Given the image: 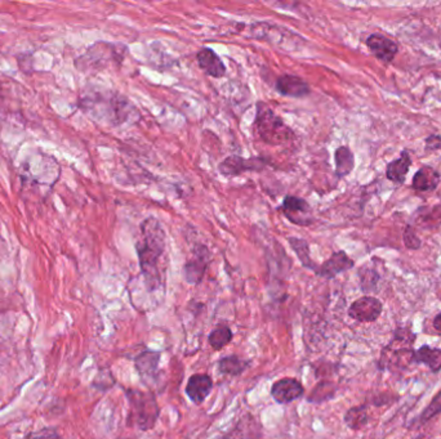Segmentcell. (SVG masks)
Returning a JSON list of instances; mask_svg holds the SVG:
<instances>
[{
	"label": "cell",
	"mask_w": 441,
	"mask_h": 439,
	"mask_svg": "<svg viewBox=\"0 0 441 439\" xmlns=\"http://www.w3.org/2000/svg\"><path fill=\"white\" fill-rule=\"evenodd\" d=\"M167 234L155 217H149L140 226V239L135 244L140 268L150 292L163 287L164 275L160 261L165 253Z\"/></svg>",
	"instance_id": "obj_1"
},
{
	"label": "cell",
	"mask_w": 441,
	"mask_h": 439,
	"mask_svg": "<svg viewBox=\"0 0 441 439\" xmlns=\"http://www.w3.org/2000/svg\"><path fill=\"white\" fill-rule=\"evenodd\" d=\"M82 111L91 116L93 120L105 122L113 127H118L133 119H140V111H137L128 99L115 92L91 91L83 94L79 101Z\"/></svg>",
	"instance_id": "obj_2"
},
{
	"label": "cell",
	"mask_w": 441,
	"mask_h": 439,
	"mask_svg": "<svg viewBox=\"0 0 441 439\" xmlns=\"http://www.w3.org/2000/svg\"><path fill=\"white\" fill-rule=\"evenodd\" d=\"M125 396L129 404V426H135L143 432L154 429L160 415L155 394L152 392L130 388L125 390Z\"/></svg>",
	"instance_id": "obj_3"
},
{
	"label": "cell",
	"mask_w": 441,
	"mask_h": 439,
	"mask_svg": "<svg viewBox=\"0 0 441 439\" xmlns=\"http://www.w3.org/2000/svg\"><path fill=\"white\" fill-rule=\"evenodd\" d=\"M256 127L261 139L270 146H280L294 138L292 129L262 102L258 105Z\"/></svg>",
	"instance_id": "obj_4"
},
{
	"label": "cell",
	"mask_w": 441,
	"mask_h": 439,
	"mask_svg": "<svg viewBox=\"0 0 441 439\" xmlns=\"http://www.w3.org/2000/svg\"><path fill=\"white\" fill-rule=\"evenodd\" d=\"M118 45L108 42H96L89 47L83 56L75 61V66L79 71H99L106 69L111 64L121 61V52L118 50Z\"/></svg>",
	"instance_id": "obj_5"
},
{
	"label": "cell",
	"mask_w": 441,
	"mask_h": 439,
	"mask_svg": "<svg viewBox=\"0 0 441 439\" xmlns=\"http://www.w3.org/2000/svg\"><path fill=\"white\" fill-rule=\"evenodd\" d=\"M395 335L390 346L384 349L381 355L379 365L384 367H406L411 362L414 361L413 352V333H404L406 330H400Z\"/></svg>",
	"instance_id": "obj_6"
},
{
	"label": "cell",
	"mask_w": 441,
	"mask_h": 439,
	"mask_svg": "<svg viewBox=\"0 0 441 439\" xmlns=\"http://www.w3.org/2000/svg\"><path fill=\"white\" fill-rule=\"evenodd\" d=\"M285 218L297 226H310L313 222V209L305 198L286 196L280 206Z\"/></svg>",
	"instance_id": "obj_7"
},
{
	"label": "cell",
	"mask_w": 441,
	"mask_h": 439,
	"mask_svg": "<svg viewBox=\"0 0 441 439\" xmlns=\"http://www.w3.org/2000/svg\"><path fill=\"white\" fill-rule=\"evenodd\" d=\"M211 262V251L204 245H198L192 250V256L184 267L185 281L190 285H199L206 275Z\"/></svg>",
	"instance_id": "obj_8"
},
{
	"label": "cell",
	"mask_w": 441,
	"mask_h": 439,
	"mask_svg": "<svg viewBox=\"0 0 441 439\" xmlns=\"http://www.w3.org/2000/svg\"><path fill=\"white\" fill-rule=\"evenodd\" d=\"M267 165L262 157L244 159L240 156L231 155L226 157L218 166L220 174L225 177H238L247 171H259Z\"/></svg>",
	"instance_id": "obj_9"
},
{
	"label": "cell",
	"mask_w": 441,
	"mask_h": 439,
	"mask_svg": "<svg viewBox=\"0 0 441 439\" xmlns=\"http://www.w3.org/2000/svg\"><path fill=\"white\" fill-rule=\"evenodd\" d=\"M270 393L277 404H288L302 398L305 394V388L297 379L283 377L272 384Z\"/></svg>",
	"instance_id": "obj_10"
},
{
	"label": "cell",
	"mask_w": 441,
	"mask_h": 439,
	"mask_svg": "<svg viewBox=\"0 0 441 439\" xmlns=\"http://www.w3.org/2000/svg\"><path fill=\"white\" fill-rule=\"evenodd\" d=\"M162 353L155 350H143L135 358V368L143 384L152 385L159 377V362Z\"/></svg>",
	"instance_id": "obj_11"
},
{
	"label": "cell",
	"mask_w": 441,
	"mask_h": 439,
	"mask_svg": "<svg viewBox=\"0 0 441 439\" xmlns=\"http://www.w3.org/2000/svg\"><path fill=\"white\" fill-rule=\"evenodd\" d=\"M382 313V303L377 297H363L350 305L349 316L357 322H373Z\"/></svg>",
	"instance_id": "obj_12"
},
{
	"label": "cell",
	"mask_w": 441,
	"mask_h": 439,
	"mask_svg": "<svg viewBox=\"0 0 441 439\" xmlns=\"http://www.w3.org/2000/svg\"><path fill=\"white\" fill-rule=\"evenodd\" d=\"M213 389V379L206 374H194L186 385V394L194 404H204Z\"/></svg>",
	"instance_id": "obj_13"
},
{
	"label": "cell",
	"mask_w": 441,
	"mask_h": 439,
	"mask_svg": "<svg viewBox=\"0 0 441 439\" xmlns=\"http://www.w3.org/2000/svg\"><path fill=\"white\" fill-rule=\"evenodd\" d=\"M354 264H355L354 261L350 259L349 255L346 254L345 251H337L335 254H332V256L323 263L321 266H318L315 273L318 276L323 277V278L332 280L342 272H346V270L352 268Z\"/></svg>",
	"instance_id": "obj_14"
},
{
	"label": "cell",
	"mask_w": 441,
	"mask_h": 439,
	"mask_svg": "<svg viewBox=\"0 0 441 439\" xmlns=\"http://www.w3.org/2000/svg\"><path fill=\"white\" fill-rule=\"evenodd\" d=\"M262 437V426L253 415L245 414L233 429L220 439H259Z\"/></svg>",
	"instance_id": "obj_15"
},
{
	"label": "cell",
	"mask_w": 441,
	"mask_h": 439,
	"mask_svg": "<svg viewBox=\"0 0 441 439\" xmlns=\"http://www.w3.org/2000/svg\"><path fill=\"white\" fill-rule=\"evenodd\" d=\"M277 91L281 96L292 98H303L310 96L311 88L306 80L297 75H283L277 80Z\"/></svg>",
	"instance_id": "obj_16"
},
{
	"label": "cell",
	"mask_w": 441,
	"mask_h": 439,
	"mask_svg": "<svg viewBox=\"0 0 441 439\" xmlns=\"http://www.w3.org/2000/svg\"><path fill=\"white\" fill-rule=\"evenodd\" d=\"M367 45L370 52L384 64H390L398 55V47L396 42L379 34H373L367 39Z\"/></svg>",
	"instance_id": "obj_17"
},
{
	"label": "cell",
	"mask_w": 441,
	"mask_h": 439,
	"mask_svg": "<svg viewBox=\"0 0 441 439\" xmlns=\"http://www.w3.org/2000/svg\"><path fill=\"white\" fill-rule=\"evenodd\" d=\"M196 59L201 70L212 78L220 79L226 75V66L220 57L211 48H201L196 55Z\"/></svg>",
	"instance_id": "obj_18"
},
{
	"label": "cell",
	"mask_w": 441,
	"mask_h": 439,
	"mask_svg": "<svg viewBox=\"0 0 441 439\" xmlns=\"http://www.w3.org/2000/svg\"><path fill=\"white\" fill-rule=\"evenodd\" d=\"M440 183V174L432 166H422L413 177L412 187L415 191H434Z\"/></svg>",
	"instance_id": "obj_19"
},
{
	"label": "cell",
	"mask_w": 441,
	"mask_h": 439,
	"mask_svg": "<svg viewBox=\"0 0 441 439\" xmlns=\"http://www.w3.org/2000/svg\"><path fill=\"white\" fill-rule=\"evenodd\" d=\"M411 165H412V157L408 151H403L398 159L387 165L386 176L393 183L403 184L406 182V174L409 171Z\"/></svg>",
	"instance_id": "obj_20"
},
{
	"label": "cell",
	"mask_w": 441,
	"mask_h": 439,
	"mask_svg": "<svg viewBox=\"0 0 441 439\" xmlns=\"http://www.w3.org/2000/svg\"><path fill=\"white\" fill-rule=\"evenodd\" d=\"M218 371L222 375L240 376L244 374L250 366V361L242 360L239 355H226L222 357L218 363Z\"/></svg>",
	"instance_id": "obj_21"
},
{
	"label": "cell",
	"mask_w": 441,
	"mask_h": 439,
	"mask_svg": "<svg viewBox=\"0 0 441 439\" xmlns=\"http://www.w3.org/2000/svg\"><path fill=\"white\" fill-rule=\"evenodd\" d=\"M335 176L338 178L346 177L355 168V157L351 149L346 146H342L335 149Z\"/></svg>",
	"instance_id": "obj_22"
},
{
	"label": "cell",
	"mask_w": 441,
	"mask_h": 439,
	"mask_svg": "<svg viewBox=\"0 0 441 439\" xmlns=\"http://www.w3.org/2000/svg\"><path fill=\"white\" fill-rule=\"evenodd\" d=\"M414 361L427 365L430 370L437 372L441 370V349L427 346L420 348L417 352H414Z\"/></svg>",
	"instance_id": "obj_23"
},
{
	"label": "cell",
	"mask_w": 441,
	"mask_h": 439,
	"mask_svg": "<svg viewBox=\"0 0 441 439\" xmlns=\"http://www.w3.org/2000/svg\"><path fill=\"white\" fill-rule=\"evenodd\" d=\"M335 392H337V385L335 382L323 380V382H318L315 385V388L310 393V396L307 397V401L310 404H324L335 396Z\"/></svg>",
	"instance_id": "obj_24"
},
{
	"label": "cell",
	"mask_w": 441,
	"mask_h": 439,
	"mask_svg": "<svg viewBox=\"0 0 441 439\" xmlns=\"http://www.w3.org/2000/svg\"><path fill=\"white\" fill-rule=\"evenodd\" d=\"M369 421L367 406H356L350 409L345 415V424L352 431H360Z\"/></svg>",
	"instance_id": "obj_25"
},
{
	"label": "cell",
	"mask_w": 441,
	"mask_h": 439,
	"mask_svg": "<svg viewBox=\"0 0 441 439\" xmlns=\"http://www.w3.org/2000/svg\"><path fill=\"white\" fill-rule=\"evenodd\" d=\"M288 241H289V244H291V246H292L293 250H294L296 255L298 256L301 264H302L305 268L311 269V270L315 272L316 268H318V264L313 262V259H311V256H310V248H308L307 241L298 239V237H289Z\"/></svg>",
	"instance_id": "obj_26"
},
{
	"label": "cell",
	"mask_w": 441,
	"mask_h": 439,
	"mask_svg": "<svg viewBox=\"0 0 441 439\" xmlns=\"http://www.w3.org/2000/svg\"><path fill=\"white\" fill-rule=\"evenodd\" d=\"M233 338H234V333L231 331V329L226 325H220L211 331L208 336V343L214 350H220L222 348L226 347L231 343Z\"/></svg>",
	"instance_id": "obj_27"
},
{
	"label": "cell",
	"mask_w": 441,
	"mask_h": 439,
	"mask_svg": "<svg viewBox=\"0 0 441 439\" xmlns=\"http://www.w3.org/2000/svg\"><path fill=\"white\" fill-rule=\"evenodd\" d=\"M441 412V390L434 397V399L431 401V404H428L426 410L422 412L420 415V424H426L427 421H430L431 418H434L436 415H439Z\"/></svg>",
	"instance_id": "obj_28"
},
{
	"label": "cell",
	"mask_w": 441,
	"mask_h": 439,
	"mask_svg": "<svg viewBox=\"0 0 441 439\" xmlns=\"http://www.w3.org/2000/svg\"><path fill=\"white\" fill-rule=\"evenodd\" d=\"M26 439H61V435L56 428H43L40 431L31 432L26 435Z\"/></svg>",
	"instance_id": "obj_29"
},
{
	"label": "cell",
	"mask_w": 441,
	"mask_h": 439,
	"mask_svg": "<svg viewBox=\"0 0 441 439\" xmlns=\"http://www.w3.org/2000/svg\"><path fill=\"white\" fill-rule=\"evenodd\" d=\"M427 151L441 149V135H431L426 139Z\"/></svg>",
	"instance_id": "obj_30"
},
{
	"label": "cell",
	"mask_w": 441,
	"mask_h": 439,
	"mask_svg": "<svg viewBox=\"0 0 441 439\" xmlns=\"http://www.w3.org/2000/svg\"><path fill=\"white\" fill-rule=\"evenodd\" d=\"M434 327L436 330H437V331H439V333H441V312L439 314H437V316H436V317H435Z\"/></svg>",
	"instance_id": "obj_31"
},
{
	"label": "cell",
	"mask_w": 441,
	"mask_h": 439,
	"mask_svg": "<svg viewBox=\"0 0 441 439\" xmlns=\"http://www.w3.org/2000/svg\"><path fill=\"white\" fill-rule=\"evenodd\" d=\"M440 48H441V42H440Z\"/></svg>",
	"instance_id": "obj_32"
}]
</instances>
